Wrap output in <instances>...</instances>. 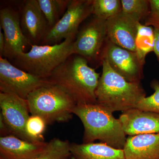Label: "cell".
<instances>
[{
  "mask_svg": "<svg viewBox=\"0 0 159 159\" xmlns=\"http://www.w3.org/2000/svg\"><path fill=\"white\" fill-rule=\"evenodd\" d=\"M100 77L85 58L73 54L48 79L68 94L77 104H92L97 103L96 91Z\"/></svg>",
  "mask_w": 159,
  "mask_h": 159,
  "instance_id": "1",
  "label": "cell"
},
{
  "mask_svg": "<svg viewBox=\"0 0 159 159\" xmlns=\"http://www.w3.org/2000/svg\"><path fill=\"white\" fill-rule=\"evenodd\" d=\"M112 113L97 103L76 105L73 114L84 127L83 143L99 140L113 148L123 149L127 138L121 122Z\"/></svg>",
  "mask_w": 159,
  "mask_h": 159,
  "instance_id": "2",
  "label": "cell"
},
{
  "mask_svg": "<svg viewBox=\"0 0 159 159\" xmlns=\"http://www.w3.org/2000/svg\"><path fill=\"white\" fill-rule=\"evenodd\" d=\"M101 66L102 74L96 91L97 103L112 113L136 108L139 101L146 97L141 83L127 81L105 60H102Z\"/></svg>",
  "mask_w": 159,
  "mask_h": 159,
  "instance_id": "3",
  "label": "cell"
},
{
  "mask_svg": "<svg viewBox=\"0 0 159 159\" xmlns=\"http://www.w3.org/2000/svg\"><path fill=\"white\" fill-rule=\"evenodd\" d=\"M75 37L52 45H33L30 51L11 61L17 68L31 74L48 79L57 67L73 54L72 47Z\"/></svg>",
  "mask_w": 159,
  "mask_h": 159,
  "instance_id": "4",
  "label": "cell"
},
{
  "mask_svg": "<svg viewBox=\"0 0 159 159\" xmlns=\"http://www.w3.org/2000/svg\"><path fill=\"white\" fill-rule=\"evenodd\" d=\"M27 100L31 116L41 117L47 124L69 121L77 105L68 94L52 84L33 91Z\"/></svg>",
  "mask_w": 159,
  "mask_h": 159,
  "instance_id": "5",
  "label": "cell"
},
{
  "mask_svg": "<svg viewBox=\"0 0 159 159\" xmlns=\"http://www.w3.org/2000/svg\"><path fill=\"white\" fill-rule=\"evenodd\" d=\"M107 38V21L93 15L79 29L73 43V54L85 58L89 64L101 65V55Z\"/></svg>",
  "mask_w": 159,
  "mask_h": 159,
  "instance_id": "6",
  "label": "cell"
},
{
  "mask_svg": "<svg viewBox=\"0 0 159 159\" xmlns=\"http://www.w3.org/2000/svg\"><path fill=\"white\" fill-rule=\"evenodd\" d=\"M93 0H70L65 13L57 24L49 29L40 44L52 45L75 37L80 25L93 15Z\"/></svg>",
  "mask_w": 159,
  "mask_h": 159,
  "instance_id": "7",
  "label": "cell"
},
{
  "mask_svg": "<svg viewBox=\"0 0 159 159\" xmlns=\"http://www.w3.org/2000/svg\"><path fill=\"white\" fill-rule=\"evenodd\" d=\"M43 79L13 65L7 58L0 57V91L15 94L27 99L33 91L51 84Z\"/></svg>",
  "mask_w": 159,
  "mask_h": 159,
  "instance_id": "8",
  "label": "cell"
},
{
  "mask_svg": "<svg viewBox=\"0 0 159 159\" xmlns=\"http://www.w3.org/2000/svg\"><path fill=\"white\" fill-rule=\"evenodd\" d=\"M0 115L11 135L29 142H39L31 139L26 132V124L31 116L27 99L15 94L0 93Z\"/></svg>",
  "mask_w": 159,
  "mask_h": 159,
  "instance_id": "9",
  "label": "cell"
},
{
  "mask_svg": "<svg viewBox=\"0 0 159 159\" xmlns=\"http://www.w3.org/2000/svg\"><path fill=\"white\" fill-rule=\"evenodd\" d=\"M113 70L127 81L141 83L143 78V66L136 52L115 44L107 38L101 55Z\"/></svg>",
  "mask_w": 159,
  "mask_h": 159,
  "instance_id": "10",
  "label": "cell"
},
{
  "mask_svg": "<svg viewBox=\"0 0 159 159\" xmlns=\"http://www.w3.org/2000/svg\"><path fill=\"white\" fill-rule=\"evenodd\" d=\"M0 27L4 33L5 48L3 57L12 61L25 52L26 48L32 46L23 33L20 15L10 7L0 10Z\"/></svg>",
  "mask_w": 159,
  "mask_h": 159,
  "instance_id": "11",
  "label": "cell"
},
{
  "mask_svg": "<svg viewBox=\"0 0 159 159\" xmlns=\"http://www.w3.org/2000/svg\"><path fill=\"white\" fill-rule=\"evenodd\" d=\"M20 22L23 33L31 45L40 44L49 27L37 0H27L24 3Z\"/></svg>",
  "mask_w": 159,
  "mask_h": 159,
  "instance_id": "12",
  "label": "cell"
},
{
  "mask_svg": "<svg viewBox=\"0 0 159 159\" xmlns=\"http://www.w3.org/2000/svg\"><path fill=\"white\" fill-rule=\"evenodd\" d=\"M140 23L122 11L107 21V39L119 47L136 52L135 42Z\"/></svg>",
  "mask_w": 159,
  "mask_h": 159,
  "instance_id": "13",
  "label": "cell"
},
{
  "mask_svg": "<svg viewBox=\"0 0 159 159\" xmlns=\"http://www.w3.org/2000/svg\"><path fill=\"white\" fill-rule=\"evenodd\" d=\"M119 119L126 135L159 134V114L134 108L122 112Z\"/></svg>",
  "mask_w": 159,
  "mask_h": 159,
  "instance_id": "14",
  "label": "cell"
},
{
  "mask_svg": "<svg viewBox=\"0 0 159 159\" xmlns=\"http://www.w3.org/2000/svg\"><path fill=\"white\" fill-rule=\"evenodd\" d=\"M47 143L29 142L12 135L1 137V157L5 159H34L42 152Z\"/></svg>",
  "mask_w": 159,
  "mask_h": 159,
  "instance_id": "15",
  "label": "cell"
},
{
  "mask_svg": "<svg viewBox=\"0 0 159 159\" xmlns=\"http://www.w3.org/2000/svg\"><path fill=\"white\" fill-rule=\"evenodd\" d=\"M123 149L125 159H159V134L129 136Z\"/></svg>",
  "mask_w": 159,
  "mask_h": 159,
  "instance_id": "16",
  "label": "cell"
},
{
  "mask_svg": "<svg viewBox=\"0 0 159 159\" xmlns=\"http://www.w3.org/2000/svg\"><path fill=\"white\" fill-rule=\"evenodd\" d=\"M70 151L76 159H125L123 149L113 148L101 142L72 143Z\"/></svg>",
  "mask_w": 159,
  "mask_h": 159,
  "instance_id": "17",
  "label": "cell"
},
{
  "mask_svg": "<svg viewBox=\"0 0 159 159\" xmlns=\"http://www.w3.org/2000/svg\"><path fill=\"white\" fill-rule=\"evenodd\" d=\"M155 43L153 27L139 24L135 39L136 53L139 61L144 66L146 55L154 51Z\"/></svg>",
  "mask_w": 159,
  "mask_h": 159,
  "instance_id": "18",
  "label": "cell"
},
{
  "mask_svg": "<svg viewBox=\"0 0 159 159\" xmlns=\"http://www.w3.org/2000/svg\"><path fill=\"white\" fill-rule=\"evenodd\" d=\"M49 29L54 27L65 13L70 0H37Z\"/></svg>",
  "mask_w": 159,
  "mask_h": 159,
  "instance_id": "19",
  "label": "cell"
},
{
  "mask_svg": "<svg viewBox=\"0 0 159 159\" xmlns=\"http://www.w3.org/2000/svg\"><path fill=\"white\" fill-rule=\"evenodd\" d=\"M70 145L67 140L52 139L47 143L42 152L34 159H69L72 155Z\"/></svg>",
  "mask_w": 159,
  "mask_h": 159,
  "instance_id": "20",
  "label": "cell"
},
{
  "mask_svg": "<svg viewBox=\"0 0 159 159\" xmlns=\"http://www.w3.org/2000/svg\"><path fill=\"white\" fill-rule=\"evenodd\" d=\"M122 11L138 22L146 19L150 12L149 0H121Z\"/></svg>",
  "mask_w": 159,
  "mask_h": 159,
  "instance_id": "21",
  "label": "cell"
},
{
  "mask_svg": "<svg viewBox=\"0 0 159 159\" xmlns=\"http://www.w3.org/2000/svg\"><path fill=\"white\" fill-rule=\"evenodd\" d=\"M93 15L107 21L122 11L120 0H93Z\"/></svg>",
  "mask_w": 159,
  "mask_h": 159,
  "instance_id": "22",
  "label": "cell"
},
{
  "mask_svg": "<svg viewBox=\"0 0 159 159\" xmlns=\"http://www.w3.org/2000/svg\"><path fill=\"white\" fill-rule=\"evenodd\" d=\"M151 87L154 90V93L149 97L141 99L136 108L140 110L159 114V81L153 80L151 83Z\"/></svg>",
  "mask_w": 159,
  "mask_h": 159,
  "instance_id": "23",
  "label": "cell"
},
{
  "mask_svg": "<svg viewBox=\"0 0 159 159\" xmlns=\"http://www.w3.org/2000/svg\"><path fill=\"white\" fill-rule=\"evenodd\" d=\"M47 123L41 117L31 116L26 124V132L31 139L36 142H44L43 134Z\"/></svg>",
  "mask_w": 159,
  "mask_h": 159,
  "instance_id": "24",
  "label": "cell"
},
{
  "mask_svg": "<svg viewBox=\"0 0 159 159\" xmlns=\"http://www.w3.org/2000/svg\"><path fill=\"white\" fill-rule=\"evenodd\" d=\"M149 2L150 12L144 25L159 29V0H149Z\"/></svg>",
  "mask_w": 159,
  "mask_h": 159,
  "instance_id": "25",
  "label": "cell"
},
{
  "mask_svg": "<svg viewBox=\"0 0 159 159\" xmlns=\"http://www.w3.org/2000/svg\"><path fill=\"white\" fill-rule=\"evenodd\" d=\"M0 134L1 137L11 135L8 126L6 125L1 115H0Z\"/></svg>",
  "mask_w": 159,
  "mask_h": 159,
  "instance_id": "26",
  "label": "cell"
},
{
  "mask_svg": "<svg viewBox=\"0 0 159 159\" xmlns=\"http://www.w3.org/2000/svg\"><path fill=\"white\" fill-rule=\"evenodd\" d=\"M155 34V43L154 51L159 61V29H154Z\"/></svg>",
  "mask_w": 159,
  "mask_h": 159,
  "instance_id": "27",
  "label": "cell"
},
{
  "mask_svg": "<svg viewBox=\"0 0 159 159\" xmlns=\"http://www.w3.org/2000/svg\"><path fill=\"white\" fill-rule=\"evenodd\" d=\"M5 48V39L4 33L0 27V57H3Z\"/></svg>",
  "mask_w": 159,
  "mask_h": 159,
  "instance_id": "28",
  "label": "cell"
},
{
  "mask_svg": "<svg viewBox=\"0 0 159 159\" xmlns=\"http://www.w3.org/2000/svg\"><path fill=\"white\" fill-rule=\"evenodd\" d=\"M71 159H76L75 158V157H71Z\"/></svg>",
  "mask_w": 159,
  "mask_h": 159,
  "instance_id": "29",
  "label": "cell"
},
{
  "mask_svg": "<svg viewBox=\"0 0 159 159\" xmlns=\"http://www.w3.org/2000/svg\"><path fill=\"white\" fill-rule=\"evenodd\" d=\"M0 159H5L3 158V157H0Z\"/></svg>",
  "mask_w": 159,
  "mask_h": 159,
  "instance_id": "30",
  "label": "cell"
}]
</instances>
